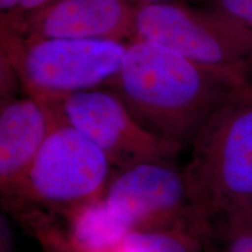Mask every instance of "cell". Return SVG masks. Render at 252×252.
I'll return each mask as SVG.
<instances>
[{
  "instance_id": "cell-2",
  "label": "cell",
  "mask_w": 252,
  "mask_h": 252,
  "mask_svg": "<svg viewBox=\"0 0 252 252\" xmlns=\"http://www.w3.org/2000/svg\"><path fill=\"white\" fill-rule=\"evenodd\" d=\"M184 178L198 225L252 213V83L236 88L190 144Z\"/></svg>"
},
{
  "instance_id": "cell-4",
  "label": "cell",
  "mask_w": 252,
  "mask_h": 252,
  "mask_svg": "<svg viewBox=\"0 0 252 252\" xmlns=\"http://www.w3.org/2000/svg\"><path fill=\"white\" fill-rule=\"evenodd\" d=\"M1 59L26 94L50 99L106 88L121 69L127 43L117 41L32 39L0 32Z\"/></svg>"
},
{
  "instance_id": "cell-8",
  "label": "cell",
  "mask_w": 252,
  "mask_h": 252,
  "mask_svg": "<svg viewBox=\"0 0 252 252\" xmlns=\"http://www.w3.org/2000/svg\"><path fill=\"white\" fill-rule=\"evenodd\" d=\"M139 7L127 0H53L1 14L0 32L32 39L117 41L135 39Z\"/></svg>"
},
{
  "instance_id": "cell-10",
  "label": "cell",
  "mask_w": 252,
  "mask_h": 252,
  "mask_svg": "<svg viewBox=\"0 0 252 252\" xmlns=\"http://www.w3.org/2000/svg\"><path fill=\"white\" fill-rule=\"evenodd\" d=\"M119 252H209L203 230L197 225L134 231Z\"/></svg>"
},
{
  "instance_id": "cell-3",
  "label": "cell",
  "mask_w": 252,
  "mask_h": 252,
  "mask_svg": "<svg viewBox=\"0 0 252 252\" xmlns=\"http://www.w3.org/2000/svg\"><path fill=\"white\" fill-rule=\"evenodd\" d=\"M135 39L165 46L237 87L252 83V32L210 5L139 7Z\"/></svg>"
},
{
  "instance_id": "cell-9",
  "label": "cell",
  "mask_w": 252,
  "mask_h": 252,
  "mask_svg": "<svg viewBox=\"0 0 252 252\" xmlns=\"http://www.w3.org/2000/svg\"><path fill=\"white\" fill-rule=\"evenodd\" d=\"M58 124L48 106L30 94L2 103L0 112L2 196H8L21 184L47 137Z\"/></svg>"
},
{
  "instance_id": "cell-11",
  "label": "cell",
  "mask_w": 252,
  "mask_h": 252,
  "mask_svg": "<svg viewBox=\"0 0 252 252\" xmlns=\"http://www.w3.org/2000/svg\"><path fill=\"white\" fill-rule=\"evenodd\" d=\"M204 236L220 245V252H252V213L207 226Z\"/></svg>"
},
{
  "instance_id": "cell-6",
  "label": "cell",
  "mask_w": 252,
  "mask_h": 252,
  "mask_svg": "<svg viewBox=\"0 0 252 252\" xmlns=\"http://www.w3.org/2000/svg\"><path fill=\"white\" fill-rule=\"evenodd\" d=\"M39 100L58 123L71 126L93 141L117 171L143 162L172 161L182 150L145 130L105 88Z\"/></svg>"
},
{
  "instance_id": "cell-12",
  "label": "cell",
  "mask_w": 252,
  "mask_h": 252,
  "mask_svg": "<svg viewBox=\"0 0 252 252\" xmlns=\"http://www.w3.org/2000/svg\"><path fill=\"white\" fill-rule=\"evenodd\" d=\"M209 5L252 32V0H209Z\"/></svg>"
},
{
  "instance_id": "cell-5",
  "label": "cell",
  "mask_w": 252,
  "mask_h": 252,
  "mask_svg": "<svg viewBox=\"0 0 252 252\" xmlns=\"http://www.w3.org/2000/svg\"><path fill=\"white\" fill-rule=\"evenodd\" d=\"M112 166L102 151L71 126L59 124L43 143L11 204H36L68 217L100 197L111 179Z\"/></svg>"
},
{
  "instance_id": "cell-13",
  "label": "cell",
  "mask_w": 252,
  "mask_h": 252,
  "mask_svg": "<svg viewBox=\"0 0 252 252\" xmlns=\"http://www.w3.org/2000/svg\"><path fill=\"white\" fill-rule=\"evenodd\" d=\"M131 4L138 7L152 5H165V4H180V2H187V0H127Z\"/></svg>"
},
{
  "instance_id": "cell-7",
  "label": "cell",
  "mask_w": 252,
  "mask_h": 252,
  "mask_svg": "<svg viewBox=\"0 0 252 252\" xmlns=\"http://www.w3.org/2000/svg\"><path fill=\"white\" fill-rule=\"evenodd\" d=\"M102 196L133 232L197 225L184 172L172 161L143 162L117 171Z\"/></svg>"
},
{
  "instance_id": "cell-1",
  "label": "cell",
  "mask_w": 252,
  "mask_h": 252,
  "mask_svg": "<svg viewBox=\"0 0 252 252\" xmlns=\"http://www.w3.org/2000/svg\"><path fill=\"white\" fill-rule=\"evenodd\" d=\"M236 88L174 50L135 39L127 43L121 69L105 89L145 130L185 149Z\"/></svg>"
}]
</instances>
